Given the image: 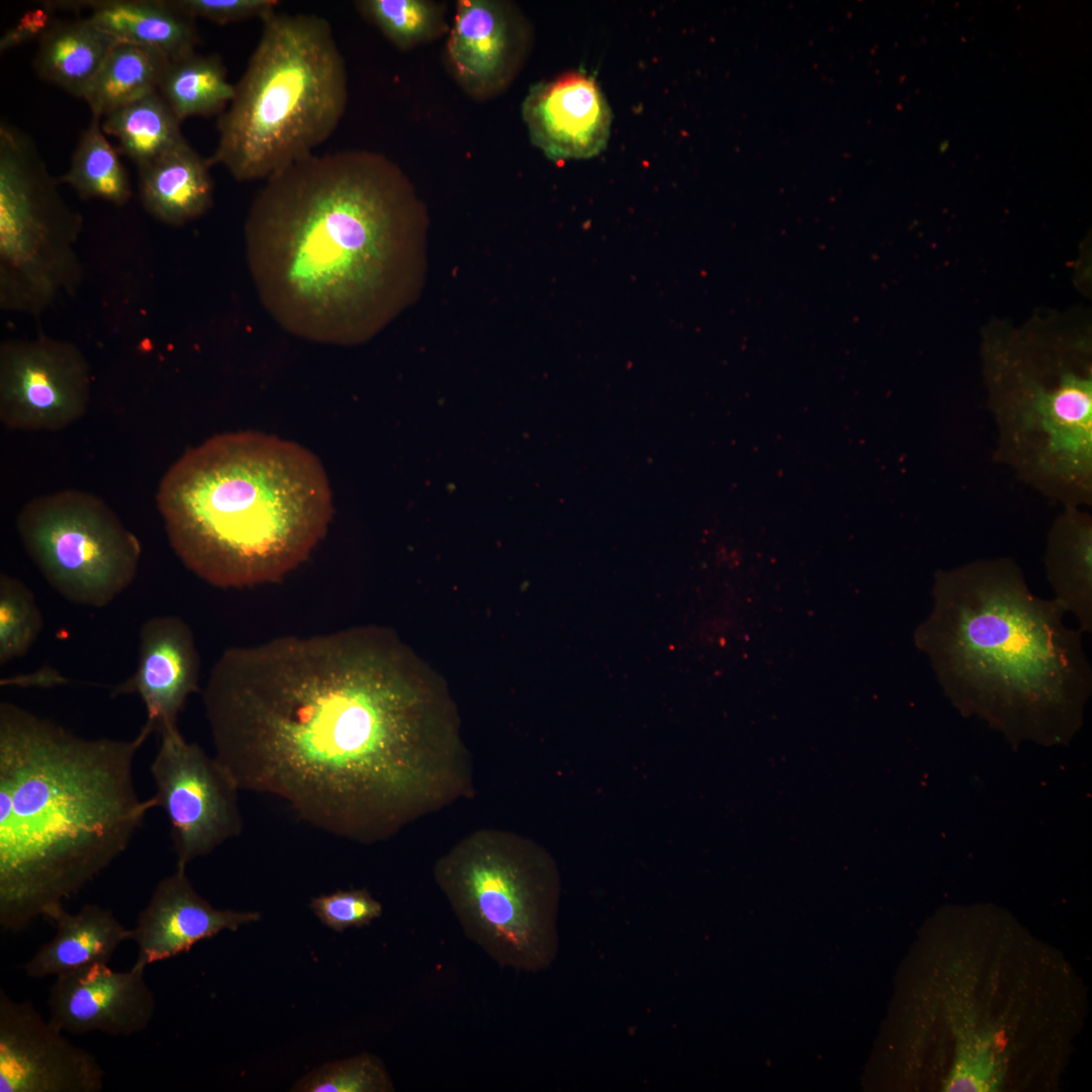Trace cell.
<instances>
[{"label":"cell","mask_w":1092,"mask_h":1092,"mask_svg":"<svg viewBox=\"0 0 1092 1092\" xmlns=\"http://www.w3.org/2000/svg\"><path fill=\"white\" fill-rule=\"evenodd\" d=\"M258 912L217 909L201 897L178 869L162 879L141 911L130 939L138 945V962L146 966L189 951L198 941L222 930L258 921Z\"/></svg>","instance_id":"obj_18"},{"label":"cell","mask_w":1092,"mask_h":1092,"mask_svg":"<svg viewBox=\"0 0 1092 1092\" xmlns=\"http://www.w3.org/2000/svg\"><path fill=\"white\" fill-rule=\"evenodd\" d=\"M52 10L44 3L43 8L27 11L15 26L1 37L0 51L4 52L36 36L40 37L53 21L50 17Z\"/></svg>","instance_id":"obj_33"},{"label":"cell","mask_w":1092,"mask_h":1092,"mask_svg":"<svg viewBox=\"0 0 1092 1092\" xmlns=\"http://www.w3.org/2000/svg\"><path fill=\"white\" fill-rule=\"evenodd\" d=\"M915 634L945 692L963 706L1032 729L1074 719L1092 670L1079 629L1035 596L1009 558L937 570Z\"/></svg>","instance_id":"obj_5"},{"label":"cell","mask_w":1092,"mask_h":1092,"mask_svg":"<svg viewBox=\"0 0 1092 1092\" xmlns=\"http://www.w3.org/2000/svg\"><path fill=\"white\" fill-rule=\"evenodd\" d=\"M152 732L85 738L0 703V925L19 931L78 894L127 847L142 800L135 755Z\"/></svg>","instance_id":"obj_3"},{"label":"cell","mask_w":1092,"mask_h":1092,"mask_svg":"<svg viewBox=\"0 0 1092 1092\" xmlns=\"http://www.w3.org/2000/svg\"><path fill=\"white\" fill-rule=\"evenodd\" d=\"M532 44V25L514 2L458 0L447 34L445 63L465 94L488 101L513 84Z\"/></svg>","instance_id":"obj_13"},{"label":"cell","mask_w":1092,"mask_h":1092,"mask_svg":"<svg viewBox=\"0 0 1092 1092\" xmlns=\"http://www.w3.org/2000/svg\"><path fill=\"white\" fill-rule=\"evenodd\" d=\"M89 364L73 343L40 335L0 346V421L22 432H59L87 412Z\"/></svg>","instance_id":"obj_12"},{"label":"cell","mask_w":1092,"mask_h":1092,"mask_svg":"<svg viewBox=\"0 0 1092 1092\" xmlns=\"http://www.w3.org/2000/svg\"><path fill=\"white\" fill-rule=\"evenodd\" d=\"M104 132L118 141L119 152L142 170L186 145L181 121L159 91L104 115Z\"/></svg>","instance_id":"obj_24"},{"label":"cell","mask_w":1092,"mask_h":1092,"mask_svg":"<svg viewBox=\"0 0 1092 1092\" xmlns=\"http://www.w3.org/2000/svg\"><path fill=\"white\" fill-rule=\"evenodd\" d=\"M522 117L531 143L554 162L600 155L608 145L613 119L600 86L580 71L531 86Z\"/></svg>","instance_id":"obj_16"},{"label":"cell","mask_w":1092,"mask_h":1092,"mask_svg":"<svg viewBox=\"0 0 1092 1092\" xmlns=\"http://www.w3.org/2000/svg\"><path fill=\"white\" fill-rule=\"evenodd\" d=\"M359 14L398 50L408 51L448 34L447 6L433 0H359Z\"/></svg>","instance_id":"obj_28"},{"label":"cell","mask_w":1092,"mask_h":1092,"mask_svg":"<svg viewBox=\"0 0 1092 1092\" xmlns=\"http://www.w3.org/2000/svg\"><path fill=\"white\" fill-rule=\"evenodd\" d=\"M157 510L175 555L204 582H279L326 535L327 473L297 443L254 431L211 436L161 478Z\"/></svg>","instance_id":"obj_4"},{"label":"cell","mask_w":1092,"mask_h":1092,"mask_svg":"<svg viewBox=\"0 0 1092 1092\" xmlns=\"http://www.w3.org/2000/svg\"><path fill=\"white\" fill-rule=\"evenodd\" d=\"M262 22L207 158L240 182L267 179L312 155L339 125L348 101L345 61L327 19L275 11Z\"/></svg>","instance_id":"obj_6"},{"label":"cell","mask_w":1092,"mask_h":1092,"mask_svg":"<svg viewBox=\"0 0 1092 1092\" xmlns=\"http://www.w3.org/2000/svg\"><path fill=\"white\" fill-rule=\"evenodd\" d=\"M146 967L136 961L129 970L116 972L96 964L57 976L48 998L49 1021L71 1034L130 1036L144 1031L156 1010Z\"/></svg>","instance_id":"obj_15"},{"label":"cell","mask_w":1092,"mask_h":1092,"mask_svg":"<svg viewBox=\"0 0 1092 1092\" xmlns=\"http://www.w3.org/2000/svg\"><path fill=\"white\" fill-rule=\"evenodd\" d=\"M34 141L0 125V306L37 315L82 278V216L63 199Z\"/></svg>","instance_id":"obj_9"},{"label":"cell","mask_w":1092,"mask_h":1092,"mask_svg":"<svg viewBox=\"0 0 1092 1092\" xmlns=\"http://www.w3.org/2000/svg\"><path fill=\"white\" fill-rule=\"evenodd\" d=\"M52 5L88 9L87 18L115 39L157 50L169 60L196 52L200 41L196 19L171 0L52 1Z\"/></svg>","instance_id":"obj_19"},{"label":"cell","mask_w":1092,"mask_h":1092,"mask_svg":"<svg viewBox=\"0 0 1092 1092\" xmlns=\"http://www.w3.org/2000/svg\"><path fill=\"white\" fill-rule=\"evenodd\" d=\"M200 656L190 626L173 615L146 620L139 633L134 672L117 684L112 696L138 695L153 733L177 725L188 698L198 692Z\"/></svg>","instance_id":"obj_17"},{"label":"cell","mask_w":1092,"mask_h":1092,"mask_svg":"<svg viewBox=\"0 0 1092 1092\" xmlns=\"http://www.w3.org/2000/svg\"><path fill=\"white\" fill-rule=\"evenodd\" d=\"M1082 336L991 341L985 374L999 460L1065 507L1092 494V369Z\"/></svg>","instance_id":"obj_7"},{"label":"cell","mask_w":1092,"mask_h":1092,"mask_svg":"<svg viewBox=\"0 0 1092 1092\" xmlns=\"http://www.w3.org/2000/svg\"><path fill=\"white\" fill-rule=\"evenodd\" d=\"M101 117L92 115L72 155L68 171L58 178L82 199H102L117 205L131 195L130 182L118 151L109 143Z\"/></svg>","instance_id":"obj_27"},{"label":"cell","mask_w":1092,"mask_h":1092,"mask_svg":"<svg viewBox=\"0 0 1092 1092\" xmlns=\"http://www.w3.org/2000/svg\"><path fill=\"white\" fill-rule=\"evenodd\" d=\"M202 700L239 789L330 835L382 842L475 795L450 694L384 629L231 647Z\"/></svg>","instance_id":"obj_1"},{"label":"cell","mask_w":1092,"mask_h":1092,"mask_svg":"<svg viewBox=\"0 0 1092 1092\" xmlns=\"http://www.w3.org/2000/svg\"><path fill=\"white\" fill-rule=\"evenodd\" d=\"M47 919L55 923L57 932L23 966L29 978L57 977L96 964L108 965L117 947L131 935V929L111 910L96 904H86L77 913L61 906Z\"/></svg>","instance_id":"obj_20"},{"label":"cell","mask_w":1092,"mask_h":1092,"mask_svg":"<svg viewBox=\"0 0 1092 1092\" xmlns=\"http://www.w3.org/2000/svg\"><path fill=\"white\" fill-rule=\"evenodd\" d=\"M159 734L151 764L153 798L170 822L177 868L186 869L242 833L241 790L220 761L187 741L177 725Z\"/></svg>","instance_id":"obj_11"},{"label":"cell","mask_w":1092,"mask_h":1092,"mask_svg":"<svg viewBox=\"0 0 1092 1092\" xmlns=\"http://www.w3.org/2000/svg\"><path fill=\"white\" fill-rule=\"evenodd\" d=\"M43 618L31 589L19 578L0 574V665L23 657L37 640Z\"/></svg>","instance_id":"obj_29"},{"label":"cell","mask_w":1092,"mask_h":1092,"mask_svg":"<svg viewBox=\"0 0 1092 1092\" xmlns=\"http://www.w3.org/2000/svg\"><path fill=\"white\" fill-rule=\"evenodd\" d=\"M187 15L214 23L228 24L251 18L266 17L276 11V0H171Z\"/></svg>","instance_id":"obj_32"},{"label":"cell","mask_w":1092,"mask_h":1092,"mask_svg":"<svg viewBox=\"0 0 1092 1092\" xmlns=\"http://www.w3.org/2000/svg\"><path fill=\"white\" fill-rule=\"evenodd\" d=\"M296 1092H392L394 1085L376 1056L361 1054L321 1066L292 1087Z\"/></svg>","instance_id":"obj_30"},{"label":"cell","mask_w":1092,"mask_h":1092,"mask_svg":"<svg viewBox=\"0 0 1092 1092\" xmlns=\"http://www.w3.org/2000/svg\"><path fill=\"white\" fill-rule=\"evenodd\" d=\"M117 41L87 17L52 21L39 37L33 68L41 79L83 98Z\"/></svg>","instance_id":"obj_23"},{"label":"cell","mask_w":1092,"mask_h":1092,"mask_svg":"<svg viewBox=\"0 0 1092 1092\" xmlns=\"http://www.w3.org/2000/svg\"><path fill=\"white\" fill-rule=\"evenodd\" d=\"M433 878L464 934L499 967L538 972L553 963L561 884L543 845L479 828L437 858Z\"/></svg>","instance_id":"obj_8"},{"label":"cell","mask_w":1092,"mask_h":1092,"mask_svg":"<svg viewBox=\"0 0 1092 1092\" xmlns=\"http://www.w3.org/2000/svg\"><path fill=\"white\" fill-rule=\"evenodd\" d=\"M208 159L189 143L168 153L139 171L144 207L170 225H182L203 215L213 204Z\"/></svg>","instance_id":"obj_22"},{"label":"cell","mask_w":1092,"mask_h":1092,"mask_svg":"<svg viewBox=\"0 0 1092 1092\" xmlns=\"http://www.w3.org/2000/svg\"><path fill=\"white\" fill-rule=\"evenodd\" d=\"M309 907L323 924L342 932L370 924L382 915V905L366 889L338 890L310 900Z\"/></svg>","instance_id":"obj_31"},{"label":"cell","mask_w":1092,"mask_h":1092,"mask_svg":"<svg viewBox=\"0 0 1092 1092\" xmlns=\"http://www.w3.org/2000/svg\"><path fill=\"white\" fill-rule=\"evenodd\" d=\"M169 61L157 50L118 40L84 93L92 115L102 118L158 91Z\"/></svg>","instance_id":"obj_25"},{"label":"cell","mask_w":1092,"mask_h":1092,"mask_svg":"<svg viewBox=\"0 0 1092 1092\" xmlns=\"http://www.w3.org/2000/svg\"><path fill=\"white\" fill-rule=\"evenodd\" d=\"M16 530L48 584L71 604L104 608L136 576L139 538L94 493L67 488L38 495L20 510Z\"/></svg>","instance_id":"obj_10"},{"label":"cell","mask_w":1092,"mask_h":1092,"mask_svg":"<svg viewBox=\"0 0 1092 1092\" xmlns=\"http://www.w3.org/2000/svg\"><path fill=\"white\" fill-rule=\"evenodd\" d=\"M104 1076L31 1002L0 991V1092H100Z\"/></svg>","instance_id":"obj_14"},{"label":"cell","mask_w":1092,"mask_h":1092,"mask_svg":"<svg viewBox=\"0 0 1092 1092\" xmlns=\"http://www.w3.org/2000/svg\"><path fill=\"white\" fill-rule=\"evenodd\" d=\"M425 205L383 154L310 155L266 179L245 223L259 298L288 333L354 345L402 307Z\"/></svg>","instance_id":"obj_2"},{"label":"cell","mask_w":1092,"mask_h":1092,"mask_svg":"<svg viewBox=\"0 0 1092 1092\" xmlns=\"http://www.w3.org/2000/svg\"><path fill=\"white\" fill-rule=\"evenodd\" d=\"M158 91L182 122L196 115H220L235 96V85L226 80V68L217 55L194 52L169 61Z\"/></svg>","instance_id":"obj_26"},{"label":"cell","mask_w":1092,"mask_h":1092,"mask_svg":"<svg viewBox=\"0 0 1092 1092\" xmlns=\"http://www.w3.org/2000/svg\"><path fill=\"white\" fill-rule=\"evenodd\" d=\"M1044 569L1057 600L1077 621L1081 633L1092 631V519L1078 507H1065L1046 539Z\"/></svg>","instance_id":"obj_21"}]
</instances>
